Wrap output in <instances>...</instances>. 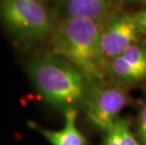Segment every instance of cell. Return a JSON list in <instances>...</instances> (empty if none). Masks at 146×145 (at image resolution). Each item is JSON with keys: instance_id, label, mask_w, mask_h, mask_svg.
<instances>
[{"instance_id": "obj_4", "label": "cell", "mask_w": 146, "mask_h": 145, "mask_svg": "<svg viewBox=\"0 0 146 145\" xmlns=\"http://www.w3.org/2000/svg\"><path fill=\"white\" fill-rule=\"evenodd\" d=\"M130 97L125 87L96 82L87 97L82 109L89 121L96 128L106 133L118 120Z\"/></svg>"}, {"instance_id": "obj_8", "label": "cell", "mask_w": 146, "mask_h": 145, "mask_svg": "<svg viewBox=\"0 0 146 145\" xmlns=\"http://www.w3.org/2000/svg\"><path fill=\"white\" fill-rule=\"evenodd\" d=\"M104 145H141L130 128V121L121 118L105 133Z\"/></svg>"}, {"instance_id": "obj_13", "label": "cell", "mask_w": 146, "mask_h": 145, "mask_svg": "<svg viewBox=\"0 0 146 145\" xmlns=\"http://www.w3.org/2000/svg\"><path fill=\"white\" fill-rule=\"evenodd\" d=\"M136 1H146V0H136Z\"/></svg>"}, {"instance_id": "obj_12", "label": "cell", "mask_w": 146, "mask_h": 145, "mask_svg": "<svg viewBox=\"0 0 146 145\" xmlns=\"http://www.w3.org/2000/svg\"><path fill=\"white\" fill-rule=\"evenodd\" d=\"M39 1H41V2H42V3H43L44 1H46V0H39Z\"/></svg>"}, {"instance_id": "obj_9", "label": "cell", "mask_w": 146, "mask_h": 145, "mask_svg": "<svg viewBox=\"0 0 146 145\" xmlns=\"http://www.w3.org/2000/svg\"><path fill=\"white\" fill-rule=\"evenodd\" d=\"M135 134L141 145H146V102L139 110Z\"/></svg>"}, {"instance_id": "obj_3", "label": "cell", "mask_w": 146, "mask_h": 145, "mask_svg": "<svg viewBox=\"0 0 146 145\" xmlns=\"http://www.w3.org/2000/svg\"><path fill=\"white\" fill-rule=\"evenodd\" d=\"M0 21L18 44H40L50 38L54 16L39 0H0Z\"/></svg>"}, {"instance_id": "obj_7", "label": "cell", "mask_w": 146, "mask_h": 145, "mask_svg": "<svg viewBox=\"0 0 146 145\" xmlns=\"http://www.w3.org/2000/svg\"><path fill=\"white\" fill-rule=\"evenodd\" d=\"M64 113V126L58 130H52L29 122L32 130L42 135L51 145H87L86 138L76 126L77 109H68Z\"/></svg>"}, {"instance_id": "obj_1", "label": "cell", "mask_w": 146, "mask_h": 145, "mask_svg": "<svg viewBox=\"0 0 146 145\" xmlns=\"http://www.w3.org/2000/svg\"><path fill=\"white\" fill-rule=\"evenodd\" d=\"M26 69L42 99L62 112L83 107L96 83L70 61L53 53L29 60Z\"/></svg>"}, {"instance_id": "obj_2", "label": "cell", "mask_w": 146, "mask_h": 145, "mask_svg": "<svg viewBox=\"0 0 146 145\" xmlns=\"http://www.w3.org/2000/svg\"><path fill=\"white\" fill-rule=\"evenodd\" d=\"M101 24L89 19L64 17L50 37L52 53L70 61L94 82H104L107 64L101 49Z\"/></svg>"}, {"instance_id": "obj_10", "label": "cell", "mask_w": 146, "mask_h": 145, "mask_svg": "<svg viewBox=\"0 0 146 145\" xmlns=\"http://www.w3.org/2000/svg\"><path fill=\"white\" fill-rule=\"evenodd\" d=\"M137 19H138V18H137ZM138 22L139 24V26H141L142 36H146V20H139L138 19Z\"/></svg>"}, {"instance_id": "obj_11", "label": "cell", "mask_w": 146, "mask_h": 145, "mask_svg": "<svg viewBox=\"0 0 146 145\" xmlns=\"http://www.w3.org/2000/svg\"><path fill=\"white\" fill-rule=\"evenodd\" d=\"M136 16L139 20H146V10L139 12V13H137Z\"/></svg>"}, {"instance_id": "obj_6", "label": "cell", "mask_w": 146, "mask_h": 145, "mask_svg": "<svg viewBox=\"0 0 146 145\" xmlns=\"http://www.w3.org/2000/svg\"><path fill=\"white\" fill-rule=\"evenodd\" d=\"M118 0H58L65 17L83 18L102 24L114 15Z\"/></svg>"}, {"instance_id": "obj_5", "label": "cell", "mask_w": 146, "mask_h": 145, "mask_svg": "<svg viewBox=\"0 0 146 145\" xmlns=\"http://www.w3.org/2000/svg\"><path fill=\"white\" fill-rule=\"evenodd\" d=\"M142 36L136 14L112 15L101 24V49L107 62L121 56Z\"/></svg>"}]
</instances>
